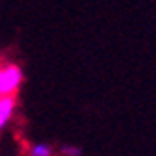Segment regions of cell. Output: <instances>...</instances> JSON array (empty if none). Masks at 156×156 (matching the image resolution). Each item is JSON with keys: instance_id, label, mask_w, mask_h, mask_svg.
<instances>
[{"instance_id": "2", "label": "cell", "mask_w": 156, "mask_h": 156, "mask_svg": "<svg viewBox=\"0 0 156 156\" xmlns=\"http://www.w3.org/2000/svg\"><path fill=\"white\" fill-rule=\"evenodd\" d=\"M15 108H17L15 95H11V97H0V130H4L8 126V123L13 119Z\"/></svg>"}, {"instance_id": "1", "label": "cell", "mask_w": 156, "mask_h": 156, "mask_svg": "<svg viewBox=\"0 0 156 156\" xmlns=\"http://www.w3.org/2000/svg\"><path fill=\"white\" fill-rule=\"evenodd\" d=\"M24 73L17 63L0 62V97H11L21 89Z\"/></svg>"}, {"instance_id": "4", "label": "cell", "mask_w": 156, "mask_h": 156, "mask_svg": "<svg viewBox=\"0 0 156 156\" xmlns=\"http://www.w3.org/2000/svg\"><path fill=\"white\" fill-rule=\"evenodd\" d=\"M60 152L63 156H82V149L76 147V145H62Z\"/></svg>"}, {"instance_id": "3", "label": "cell", "mask_w": 156, "mask_h": 156, "mask_svg": "<svg viewBox=\"0 0 156 156\" xmlns=\"http://www.w3.org/2000/svg\"><path fill=\"white\" fill-rule=\"evenodd\" d=\"M28 156H54V149L48 143H34L28 147Z\"/></svg>"}]
</instances>
